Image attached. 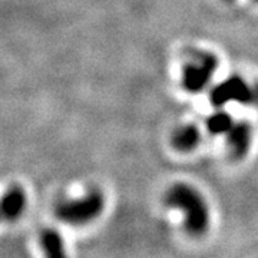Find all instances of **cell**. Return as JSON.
Instances as JSON below:
<instances>
[{
  "instance_id": "cell-2",
  "label": "cell",
  "mask_w": 258,
  "mask_h": 258,
  "mask_svg": "<svg viewBox=\"0 0 258 258\" xmlns=\"http://www.w3.org/2000/svg\"><path fill=\"white\" fill-rule=\"evenodd\" d=\"M105 210V195L101 189H91L79 198L57 204L55 215L69 225H85L96 220Z\"/></svg>"
},
{
  "instance_id": "cell-3",
  "label": "cell",
  "mask_w": 258,
  "mask_h": 258,
  "mask_svg": "<svg viewBox=\"0 0 258 258\" xmlns=\"http://www.w3.org/2000/svg\"><path fill=\"white\" fill-rule=\"evenodd\" d=\"M218 57L211 52H195L182 71V88L189 93H200L211 83L218 69Z\"/></svg>"
},
{
  "instance_id": "cell-6",
  "label": "cell",
  "mask_w": 258,
  "mask_h": 258,
  "mask_svg": "<svg viewBox=\"0 0 258 258\" xmlns=\"http://www.w3.org/2000/svg\"><path fill=\"white\" fill-rule=\"evenodd\" d=\"M26 208V195L22 188H12L0 200V221H12L19 218Z\"/></svg>"
},
{
  "instance_id": "cell-5",
  "label": "cell",
  "mask_w": 258,
  "mask_h": 258,
  "mask_svg": "<svg viewBox=\"0 0 258 258\" xmlns=\"http://www.w3.org/2000/svg\"><path fill=\"white\" fill-rule=\"evenodd\" d=\"M227 147L235 159L244 158L248 154L251 141H252V128L245 120H237L225 134Z\"/></svg>"
},
{
  "instance_id": "cell-7",
  "label": "cell",
  "mask_w": 258,
  "mask_h": 258,
  "mask_svg": "<svg viewBox=\"0 0 258 258\" xmlns=\"http://www.w3.org/2000/svg\"><path fill=\"white\" fill-rule=\"evenodd\" d=\"M201 131L194 123H185L176 128L171 137L172 147L179 152H191L201 144Z\"/></svg>"
},
{
  "instance_id": "cell-10",
  "label": "cell",
  "mask_w": 258,
  "mask_h": 258,
  "mask_svg": "<svg viewBox=\"0 0 258 258\" xmlns=\"http://www.w3.org/2000/svg\"><path fill=\"white\" fill-rule=\"evenodd\" d=\"M225 2H234V0H225ZM254 2H258V0H254Z\"/></svg>"
},
{
  "instance_id": "cell-8",
  "label": "cell",
  "mask_w": 258,
  "mask_h": 258,
  "mask_svg": "<svg viewBox=\"0 0 258 258\" xmlns=\"http://www.w3.org/2000/svg\"><path fill=\"white\" fill-rule=\"evenodd\" d=\"M40 247L49 257H63L64 242L56 230L47 228L40 234Z\"/></svg>"
},
{
  "instance_id": "cell-4",
  "label": "cell",
  "mask_w": 258,
  "mask_h": 258,
  "mask_svg": "<svg viewBox=\"0 0 258 258\" xmlns=\"http://www.w3.org/2000/svg\"><path fill=\"white\" fill-rule=\"evenodd\" d=\"M210 99L215 108H222L230 102L258 105V83L251 85L238 75H232L212 88Z\"/></svg>"
},
{
  "instance_id": "cell-9",
  "label": "cell",
  "mask_w": 258,
  "mask_h": 258,
  "mask_svg": "<svg viewBox=\"0 0 258 258\" xmlns=\"http://www.w3.org/2000/svg\"><path fill=\"white\" fill-rule=\"evenodd\" d=\"M234 125V119L228 112L218 109L207 119V129L212 135H225Z\"/></svg>"
},
{
  "instance_id": "cell-1",
  "label": "cell",
  "mask_w": 258,
  "mask_h": 258,
  "mask_svg": "<svg viewBox=\"0 0 258 258\" xmlns=\"http://www.w3.org/2000/svg\"><path fill=\"white\" fill-rule=\"evenodd\" d=\"M164 203L168 208L179 210L184 215V227L188 234L200 237L210 227V208L204 195L195 186L176 182L168 188Z\"/></svg>"
}]
</instances>
